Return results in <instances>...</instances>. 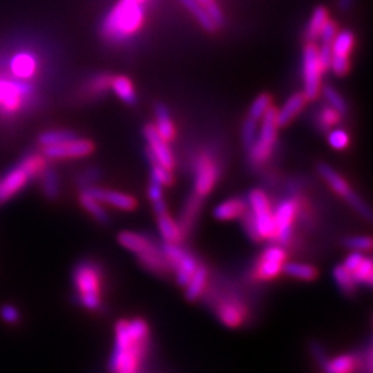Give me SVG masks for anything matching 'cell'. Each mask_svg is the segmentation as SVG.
Returning a JSON list of instances; mask_svg holds the SVG:
<instances>
[{
	"label": "cell",
	"mask_w": 373,
	"mask_h": 373,
	"mask_svg": "<svg viewBox=\"0 0 373 373\" xmlns=\"http://www.w3.org/2000/svg\"><path fill=\"white\" fill-rule=\"evenodd\" d=\"M150 347V326L143 318L120 319L115 326L112 373H139Z\"/></svg>",
	"instance_id": "obj_1"
},
{
	"label": "cell",
	"mask_w": 373,
	"mask_h": 373,
	"mask_svg": "<svg viewBox=\"0 0 373 373\" xmlns=\"http://www.w3.org/2000/svg\"><path fill=\"white\" fill-rule=\"evenodd\" d=\"M147 0H120L102 24V35L111 42H123L135 35L144 23Z\"/></svg>",
	"instance_id": "obj_2"
},
{
	"label": "cell",
	"mask_w": 373,
	"mask_h": 373,
	"mask_svg": "<svg viewBox=\"0 0 373 373\" xmlns=\"http://www.w3.org/2000/svg\"><path fill=\"white\" fill-rule=\"evenodd\" d=\"M46 169V158L42 154L25 155L5 177L0 180V202H5L19 194L34 177L41 176Z\"/></svg>",
	"instance_id": "obj_3"
},
{
	"label": "cell",
	"mask_w": 373,
	"mask_h": 373,
	"mask_svg": "<svg viewBox=\"0 0 373 373\" xmlns=\"http://www.w3.org/2000/svg\"><path fill=\"white\" fill-rule=\"evenodd\" d=\"M101 280V270L91 262H83L74 270V285L78 291V300L84 308H100Z\"/></svg>",
	"instance_id": "obj_4"
},
{
	"label": "cell",
	"mask_w": 373,
	"mask_h": 373,
	"mask_svg": "<svg viewBox=\"0 0 373 373\" xmlns=\"http://www.w3.org/2000/svg\"><path fill=\"white\" fill-rule=\"evenodd\" d=\"M262 119L263 124L260 128V132L258 133L256 142L251 147V158L255 163L266 162L271 157L277 142L278 132L277 111L274 108H270Z\"/></svg>",
	"instance_id": "obj_5"
},
{
	"label": "cell",
	"mask_w": 373,
	"mask_h": 373,
	"mask_svg": "<svg viewBox=\"0 0 373 373\" xmlns=\"http://www.w3.org/2000/svg\"><path fill=\"white\" fill-rule=\"evenodd\" d=\"M249 206L255 217L260 239H274L275 220L270 201L262 190H255L249 195Z\"/></svg>",
	"instance_id": "obj_6"
},
{
	"label": "cell",
	"mask_w": 373,
	"mask_h": 373,
	"mask_svg": "<svg viewBox=\"0 0 373 373\" xmlns=\"http://www.w3.org/2000/svg\"><path fill=\"white\" fill-rule=\"evenodd\" d=\"M324 69L318 57V46L315 43H308L303 54V78H304V97L313 101L321 93V78Z\"/></svg>",
	"instance_id": "obj_7"
},
{
	"label": "cell",
	"mask_w": 373,
	"mask_h": 373,
	"mask_svg": "<svg viewBox=\"0 0 373 373\" xmlns=\"http://www.w3.org/2000/svg\"><path fill=\"white\" fill-rule=\"evenodd\" d=\"M162 252L170 267L176 271L177 284L180 286H185L199 266L196 259L185 249L179 246V243H166Z\"/></svg>",
	"instance_id": "obj_8"
},
{
	"label": "cell",
	"mask_w": 373,
	"mask_h": 373,
	"mask_svg": "<svg viewBox=\"0 0 373 373\" xmlns=\"http://www.w3.org/2000/svg\"><path fill=\"white\" fill-rule=\"evenodd\" d=\"M318 170H319L321 176L324 177V180L330 185V188L337 195L343 196L350 205H352V207L358 213H361L365 218L370 220V210H369V207L363 203V201L352 191V188L347 184V181L335 169H332L326 163H319L318 165Z\"/></svg>",
	"instance_id": "obj_9"
},
{
	"label": "cell",
	"mask_w": 373,
	"mask_h": 373,
	"mask_svg": "<svg viewBox=\"0 0 373 373\" xmlns=\"http://www.w3.org/2000/svg\"><path fill=\"white\" fill-rule=\"evenodd\" d=\"M218 180V165L209 154H202L196 159L195 166V194L206 196L212 192Z\"/></svg>",
	"instance_id": "obj_10"
},
{
	"label": "cell",
	"mask_w": 373,
	"mask_h": 373,
	"mask_svg": "<svg viewBox=\"0 0 373 373\" xmlns=\"http://www.w3.org/2000/svg\"><path fill=\"white\" fill-rule=\"evenodd\" d=\"M39 60L35 53L21 50L14 53L9 61H8V72L23 82H30L34 80V78L39 72Z\"/></svg>",
	"instance_id": "obj_11"
},
{
	"label": "cell",
	"mask_w": 373,
	"mask_h": 373,
	"mask_svg": "<svg viewBox=\"0 0 373 373\" xmlns=\"http://www.w3.org/2000/svg\"><path fill=\"white\" fill-rule=\"evenodd\" d=\"M144 136L148 143L147 155L150 158V162H158L166 169L172 170L174 168V158L173 154L168 146V143L158 135L154 124L148 123L144 128Z\"/></svg>",
	"instance_id": "obj_12"
},
{
	"label": "cell",
	"mask_w": 373,
	"mask_h": 373,
	"mask_svg": "<svg viewBox=\"0 0 373 373\" xmlns=\"http://www.w3.org/2000/svg\"><path fill=\"white\" fill-rule=\"evenodd\" d=\"M297 214V203L292 199H286L281 202L274 213L275 220V239L286 245L289 243L293 232V221Z\"/></svg>",
	"instance_id": "obj_13"
},
{
	"label": "cell",
	"mask_w": 373,
	"mask_h": 373,
	"mask_svg": "<svg viewBox=\"0 0 373 373\" xmlns=\"http://www.w3.org/2000/svg\"><path fill=\"white\" fill-rule=\"evenodd\" d=\"M94 151V144L89 140L74 139L65 142L58 146L45 147L43 155L49 159H74V158H84Z\"/></svg>",
	"instance_id": "obj_14"
},
{
	"label": "cell",
	"mask_w": 373,
	"mask_h": 373,
	"mask_svg": "<svg viewBox=\"0 0 373 373\" xmlns=\"http://www.w3.org/2000/svg\"><path fill=\"white\" fill-rule=\"evenodd\" d=\"M83 191L87 192L89 195H91L98 202L106 203V205L113 206L120 210H135L137 206L136 198L123 194V192H116V191L97 188V187H86Z\"/></svg>",
	"instance_id": "obj_15"
},
{
	"label": "cell",
	"mask_w": 373,
	"mask_h": 373,
	"mask_svg": "<svg viewBox=\"0 0 373 373\" xmlns=\"http://www.w3.org/2000/svg\"><path fill=\"white\" fill-rule=\"evenodd\" d=\"M217 317L227 328H239L247 318V308L238 300H224L217 306Z\"/></svg>",
	"instance_id": "obj_16"
},
{
	"label": "cell",
	"mask_w": 373,
	"mask_h": 373,
	"mask_svg": "<svg viewBox=\"0 0 373 373\" xmlns=\"http://www.w3.org/2000/svg\"><path fill=\"white\" fill-rule=\"evenodd\" d=\"M139 260L143 267L151 270L155 274H165L172 269L162 252V249H158L154 245V242L146 249V251L139 253Z\"/></svg>",
	"instance_id": "obj_17"
},
{
	"label": "cell",
	"mask_w": 373,
	"mask_h": 373,
	"mask_svg": "<svg viewBox=\"0 0 373 373\" xmlns=\"http://www.w3.org/2000/svg\"><path fill=\"white\" fill-rule=\"evenodd\" d=\"M307 100L304 94L296 93L288 98V101L284 104V106L277 111V123L278 128H284L289 124L304 108Z\"/></svg>",
	"instance_id": "obj_18"
},
{
	"label": "cell",
	"mask_w": 373,
	"mask_h": 373,
	"mask_svg": "<svg viewBox=\"0 0 373 373\" xmlns=\"http://www.w3.org/2000/svg\"><path fill=\"white\" fill-rule=\"evenodd\" d=\"M201 207H202V196H199L198 194L190 195L180 214V221H179V225L184 235H187L192 229L198 218V214L201 212Z\"/></svg>",
	"instance_id": "obj_19"
},
{
	"label": "cell",
	"mask_w": 373,
	"mask_h": 373,
	"mask_svg": "<svg viewBox=\"0 0 373 373\" xmlns=\"http://www.w3.org/2000/svg\"><path fill=\"white\" fill-rule=\"evenodd\" d=\"M359 357L355 354H343L328 359L324 366L325 373H355L358 370Z\"/></svg>",
	"instance_id": "obj_20"
},
{
	"label": "cell",
	"mask_w": 373,
	"mask_h": 373,
	"mask_svg": "<svg viewBox=\"0 0 373 373\" xmlns=\"http://www.w3.org/2000/svg\"><path fill=\"white\" fill-rule=\"evenodd\" d=\"M158 216V227L161 231L162 238L165 239L166 243H180L184 238V234L179 225V223H176L168 212H163Z\"/></svg>",
	"instance_id": "obj_21"
},
{
	"label": "cell",
	"mask_w": 373,
	"mask_h": 373,
	"mask_svg": "<svg viewBox=\"0 0 373 373\" xmlns=\"http://www.w3.org/2000/svg\"><path fill=\"white\" fill-rule=\"evenodd\" d=\"M247 210V205L240 198H232L216 206L213 210V216L217 220H234L242 217V214Z\"/></svg>",
	"instance_id": "obj_22"
},
{
	"label": "cell",
	"mask_w": 373,
	"mask_h": 373,
	"mask_svg": "<svg viewBox=\"0 0 373 373\" xmlns=\"http://www.w3.org/2000/svg\"><path fill=\"white\" fill-rule=\"evenodd\" d=\"M155 115H157V124L155 129L158 132V135L166 142H172L174 139L176 131H174V124L173 120L170 117V113L168 111V108L163 104H158L155 106Z\"/></svg>",
	"instance_id": "obj_23"
},
{
	"label": "cell",
	"mask_w": 373,
	"mask_h": 373,
	"mask_svg": "<svg viewBox=\"0 0 373 373\" xmlns=\"http://www.w3.org/2000/svg\"><path fill=\"white\" fill-rule=\"evenodd\" d=\"M207 269L203 266H198L196 271L188 281V284L184 286L185 288V297L190 302H195L198 297L202 296V293L206 289L207 285Z\"/></svg>",
	"instance_id": "obj_24"
},
{
	"label": "cell",
	"mask_w": 373,
	"mask_h": 373,
	"mask_svg": "<svg viewBox=\"0 0 373 373\" xmlns=\"http://www.w3.org/2000/svg\"><path fill=\"white\" fill-rule=\"evenodd\" d=\"M117 242L124 247L128 249V251L133 252V253H142L143 251L152 243L151 239H148L147 236L137 234V232H132V231H123L117 235Z\"/></svg>",
	"instance_id": "obj_25"
},
{
	"label": "cell",
	"mask_w": 373,
	"mask_h": 373,
	"mask_svg": "<svg viewBox=\"0 0 373 373\" xmlns=\"http://www.w3.org/2000/svg\"><path fill=\"white\" fill-rule=\"evenodd\" d=\"M111 87L113 93L126 104L133 105L137 101L136 90L132 80L128 76H115L111 79Z\"/></svg>",
	"instance_id": "obj_26"
},
{
	"label": "cell",
	"mask_w": 373,
	"mask_h": 373,
	"mask_svg": "<svg viewBox=\"0 0 373 373\" xmlns=\"http://www.w3.org/2000/svg\"><path fill=\"white\" fill-rule=\"evenodd\" d=\"M354 47V34L350 31L337 32L335 39L330 43L332 56L337 57H348Z\"/></svg>",
	"instance_id": "obj_27"
},
{
	"label": "cell",
	"mask_w": 373,
	"mask_h": 373,
	"mask_svg": "<svg viewBox=\"0 0 373 373\" xmlns=\"http://www.w3.org/2000/svg\"><path fill=\"white\" fill-rule=\"evenodd\" d=\"M180 3H181L185 9H188V10L192 13V16L198 20V23H199L206 31H209V32L216 31L217 25H216L214 21L210 19V16L206 13V10L199 5L198 0H180Z\"/></svg>",
	"instance_id": "obj_28"
},
{
	"label": "cell",
	"mask_w": 373,
	"mask_h": 373,
	"mask_svg": "<svg viewBox=\"0 0 373 373\" xmlns=\"http://www.w3.org/2000/svg\"><path fill=\"white\" fill-rule=\"evenodd\" d=\"M284 271V264L273 260H267L260 258L256 270H255V278L260 281H271Z\"/></svg>",
	"instance_id": "obj_29"
},
{
	"label": "cell",
	"mask_w": 373,
	"mask_h": 373,
	"mask_svg": "<svg viewBox=\"0 0 373 373\" xmlns=\"http://www.w3.org/2000/svg\"><path fill=\"white\" fill-rule=\"evenodd\" d=\"M284 271L296 280L300 281H314L318 275V271L315 267L304 263H288L284 264Z\"/></svg>",
	"instance_id": "obj_30"
},
{
	"label": "cell",
	"mask_w": 373,
	"mask_h": 373,
	"mask_svg": "<svg viewBox=\"0 0 373 373\" xmlns=\"http://www.w3.org/2000/svg\"><path fill=\"white\" fill-rule=\"evenodd\" d=\"M79 201H80V205L100 223L105 224L109 221V217L105 212V209L102 207L101 202H98L97 199H94L91 195H89L87 192H82L80 196H79Z\"/></svg>",
	"instance_id": "obj_31"
},
{
	"label": "cell",
	"mask_w": 373,
	"mask_h": 373,
	"mask_svg": "<svg viewBox=\"0 0 373 373\" xmlns=\"http://www.w3.org/2000/svg\"><path fill=\"white\" fill-rule=\"evenodd\" d=\"M74 139H76V135L71 131H63V129L49 131V132H45L39 136V144L45 148V147L58 146V144H63V143L74 140Z\"/></svg>",
	"instance_id": "obj_32"
},
{
	"label": "cell",
	"mask_w": 373,
	"mask_h": 373,
	"mask_svg": "<svg viewBox=\"0 0 373 373\" xmlns=\"http://www.w3.org/2000/svg\"><path fill=\"white\" fill-rule=\"evenodd\" d=\"M41 181H42L43 194L49 199H56L60 192V181H58V176L56 170H53L52 168H46L41 173Z\"/></svg>",
	"instance_id": "obj_33"
},
{
	"label": "cell",
	"mask_w": 373,
	"mask_h": 373,
	"mask_svg": "<svg viewBox=\"0 0 373 373\" xmlns=\"http://www.w3.org/2000/svg\"><path fill=\"white\" fill-rule=\"evenodd\" d=\"M333 278L340 291L348 296L354 295L357 291V282L352 278V274L347 271L343 266H336L333 270Z\"/></svg>",
	"instance_id": "obj_34"
},
{
	"label": "cell",
	"mask_w": 373,
	"mask_h": 373,
	"mask_svg": "<svg viewBox=\"0 0 373 373\" xmlns=\"http://www.w3.org/2000/svg\"><path fill=\"white\" fill-rule=\"evenodd\" d=\"M328 10L325 8H317L310 19V23L307 25V38L314 42L318 39L319 32L324 27V24L328 21Z\"/></svg>",
	"instance_id": "obj_35"
},
{
	"label": "cell",
	"mask_w": 373,
	"mask_h": 373,
	"mask_svg": "<svg viewBox=\"0 0 373 373\" xmlns=\"http://www.w3.org/2000/svg\"><path fill=\"white\" fill-rule=\"evenodd\" d=\"M352 274V278L357 284H363L370 286L373 282V266H372V260L369 258H363V260L361 262V264L355 269Z\"/></svg>",
	"instance_id": "obj_36"
},
{
	"label": "cell",
	"mask_w": 373,
	"mask_h": 373,
	"mask_svg": "<svg viewBox=\"0 0 373 373\" xmlns=\"http://www.w3.org/2000/svg\"><path fill=\"white\" fill-rule=\"evenodd\" d=\"M270 108H271V97L269 94H260L253 101L251 109H249V117H252L256 122H259Z\"/></svg>",
	"instance_id": "obj_37"
},
{
	"label": "cell",
	"mask_w": 373,
	"mask_h": 373,
	"mask_svg": "<svg viewBox=\"0 0 373 373\" xmlns=\"http://www.w3.org/2000/svg\"><path fill=\"white\" fill-rule=\"evenodd\" d=\"M322 93H324L325 100L328 101L329 106L336 109L340 115L347 113V104H346L344 98L332 86H324Z\"/></svg>",
	"instance_id": "obj_38"
},
{
	"label": "cell",
	"mask_w": 373,
	"mask_h": 373,
	"mask_svg": "<svg viewBox=\"0 0 373 373\" xmlns=\"http://www.w3.org/2000/svg\"><path fill=\"white\" fill-rule=\"evenodd\" d=\"M258 133H259L258 122L247 116V119L243 123V128H242V142L247 148H251L253 146V143L256 142Z\"/></svg>",
	"instance_id": "obj_39"
},
{
	"label": "cell",
	"mask_w": 373,
	"mask_h": 373,
	"mask_svg": "<svg viewBox=\"0 0 373 373\" xmlns=\"http://www.w3.org/2000/svg\"><path fill=\"white\" fill-rule=\"evenodd\" d=\"M152 169H151V180L163 185H170L173 183V176H172V170L166 169L165 166H162L158 162H151Z\"/></svg>",
	"instance_id": "obj_40"
},
{
	"label": "cell",
	"mask_w": 373,
	"mask_h": 373,
	"mask_svg": "<svg viewBox=\"0 0 373 373\" xmlns=\"http://www.w3.org/2000/svg\"><path fill=\"white\" fill-rule=\"evenodd\" d=\"M111 76L108 75H98L97 78H94L86 87L87 90V94H91L93 97L95 95H100V94H104L108 87L111 86Z\"/></svg>",
	"instance_id": "obj_41"
},
{
	"label": "cell",
	"mask_w": 373,
	"mask_h": 373,
	"mask_svg": "<svg viewBox=\"0 0 373 373\" xmlns=\"http://www.w3.org/2000/svg\"><path fill=\"white\" fill-rule=\"evenodd\" d=\"M318 120H319V126L322 129H329V128H332V126H335V124L339 123L340 113L336 109H333L332 106L328 105V106L321 109Z\"/></svg>",
	"instance_id": "obj_42"
},
{
	"label": "cell",
	"mask_w": 373,
	"mask_h": 373,
	"mask_svg": "<svg viewBox=\"0 0 373 373\" xmlns=\"http://www.w3.org/2000/svg\"><path fill=\"white\" fill-rule=\"evenodd\" d=\"M199 5L206 10V13L210 16V19L214 21L217 27H220L224 23V16L216 0H198Z\"/></svg>",
	"instance_id": "obj_43"
},
{
	"label": "cell",
	"mask_w": 373,
	"mask_h": 373,
	"mask_svg": "<svg viewBox=\"0 0 373 373\" xmlns=\"http://www.w3.org/2000/svg\"><path fill=\"white\" fill-rule=\"evenodd\" d=\"M328 142L332 148L344 150V148H347V146L350 143V137H348L347 132H344L341 129H335L328 135Z\"/></svg>",
	"instance_id": "obj_44"
},
{
	"label": "cell",
	"mask_w": 373,
	"mask_h": 373,
	"mask_svg": "<svg viewBox=\"0 0 373 373\" xmlns=\"http://www.w3.org/2000/svg\"><path fill=\"white\" fill-rule=\"evenodd\" d=\"M344 245L352 249V251L363 252V251H370L372 239L369 236H352V238H347L344 240Z\"/></svg>",
	"instance_id": "obj_45"
},
{
	"label": "cell",
	"mask_w": 373,
	"mask_h": 373,
	"mask_svg": "<svg viewBox=\"0 0 373 373\" xmlns=\"http://www.w3.org/2000/svg\"><path fill=\"white\" fill-rule=\"evenodd\" d=\"M332 72L337 76H344L350 71V58L348 57H337L332 56L330 60V67Z\"/></svg>",
	"instance_id": "obj_46"
},
{
	"label": "cell",
	"mask_w": 373,
	"mask_h": 373,
	"mask_svg": "<svg viewBox=\"0 0 373 373\" xmlns=\"http://www.w3.org/2000/svg\"><path fill=\"white\" fill-rule=\"evenodd\" d=\"M242 221H243L245 229L247 231L249 235H251V238L255 239V240H260V236H259V232H258V227H256V221H255V217H253V214H252L251 210H246L242 214Z\"/></svg>",
	"instance_id": "obj_47"
},
{
	"label": "cell",
	"mask_w": 373,
	"mask_h": 373,
	"mask_svg": "<svg viewBox=\"0 0 373 373\" xmlns=\"http://www.w3.org/2000/svg\"><path fill=\"white\" fill-rule=\"evenodd\" d=\"M336 34H337V25H336V23L328 20V21L324 24V27H322V30H321L318 38L321 39L322 45H330L332 41L335 39Z\"/></svg>",
	"instance_id": "obj_48"
},
{
	"label": "cell",
	"mask_w": 373,
	"mask_h": 373,
	"mask_svg": "<svg viewBox=\"0 0 373 373\" xmlns=\"http://www.w3.org/2000/svg\"><path fill=\"white\" fill-rule=\"evenodd\" d=\"M0 317H2V319L8 324H17L20 321V311L12 306V304H6L3 306L2 308H0Z\"/></svg>",
	"instance_id": "obj_49"
},
{
	"label": "cell",
	"mask_w": 373,
	"mask_h": 373,
	"mask_svg": "<svg viewBox=\"0 0 373 373\" xmlns=\"http://www.w3.org/2000/svg\"><path fill=\"white\" fill-rule=\"evenodd\" d=\"M310 350H311V354H313V357L315 358L317 363L324 369V366L326 365V362H328V359H329L328 355H326V352H325V350H324V347H322L319 343L314 341V343L310 344Z\"/></svg>",
	"instance_id": "obj_50"
},
{
	"label": "cell",
	"mask_w": 373,
	"mask_h": 373,
	"mask_svg": "<svg viewBox=\"0 0 373 373\" xmlns=\"http://www.w3.org/2000/svg\"><path fill=\"white\" fill-rule=\"evenodd\" d=\"M363 255H362V252H357V251H354L352 253H350L348 256H347V259L344 260V264H343V267L347 270V271H350V273H354L355 271V269L361 264V262L363 260Z\"/></svg>",
	"instance_id": "obj_51"
},
{
	"label": "cell",
	"mask_w": 373,
	"mask_h": 373,
	"mask_svg": "<svg viewBox=\"0 0 373 373\" xmlns=\"http://www.w3.org/2000/svg\"><path fill=\"white\" fill-rule=\"evenodd\" d=\"M318 57H319V63H321L324 72L328 71L330 67V60H332L330 45H322L321 49H318Z\"/></svg>",
	"instance_id": "obj_52"
},
{
	"label": "cell",
	"mask_w": 373,
	"mask_h": 373,
	"mask_svg": "<svg viewBox=\"0 0 373 373\" xmlns=\"http://www.w3.org/2000/svg\"><path fill=\"white\" fill-rule=\"evenodd\" d=\"M148 196H150V199H151L152 203L159 202V201H163L162 185L151 180V184H150V187H148Z\"/></svg>",
	"instance_id": "obj_53"
},
{
	"label": "cell",
	"mask_w": 373,
	"mask_h": 373,
	"mask_svg": "<svg viewBox=\"0 0 373 373\" xmlns=\"http://www.w3.org/2000/svg\"><path fill=\"white\" fill-rule=\"evenodd\" d=\"M97 177V172L95 170H87L86 173H83L80 176V183H86V181H93Z\"/></svg>",
	"instance_id": "obj_54"
},
{
	"label": "cell",
	"mask_w": 373,
	"mask_h": 373,
	"mask_svg": "<svg viewBox=\"0 0 373 373\" xmlns=\"http://www.w3.org/2000/svg\"><path fill=\"white\" fill-rule=\"evenodd\" d=\"M351 6V0H339V8L347 10Z\"/></svg>",
	"instance_id": "obj_55"
}]
</instances>
